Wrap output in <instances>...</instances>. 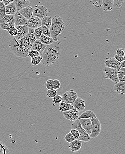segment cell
<instances>
[{"label": "cell", "instance_id": "6", "mask_svg": "<svg viewBox=\"0 0 125 154\" xmlns=\"http://www.w3.org/2000/svg\"><path fill=\"white\" fill-rule=\"evenodd\" d=\"M62 102L66 103L72 104L78 97L76 92L72 89L66 91L62 96Z\"/></svg>", "mask_w": 125, "mask_h": 154}, {"label": "cell", "instance_id": "50", "mask_svg": "<svg viewBox=\"0 0 125 154\" xmlns=\"http://www.w3.org/2000/svg\"><path fill=\"white\" fill-rule=\"evenodd\" d=\"M3 3L4 4L5 6H6V5H8L14 2V0H4L2 1Z\"/></svg>", "mask_w": 125, "mask_h": 154}, {"label": "cell", "instance_id": "29", "mask_svg": "<svg viewBox=\"0 0 125 154\" xmlns=\"http://www.w3.org/2000/svg\"><path fill=\"white\" fill-rule=\"evenodd\" d=\"M72 129H73L78 131L80 133L84 131V130L82 128L81 123H80V121L78 119H76V120L73 121L72 124Z\"/></svg>", "mask_w": 125, "mask_h": 154}, {"label": "cell", "instance_id": "38", "mask_svg": "<svg viewBox=\"0 0 125 154\" xmlns=\"http://www.w3.org/2000/svg\"><path fill=\"white\" fill-rule=\"evenodd\" d=\"M90 2L95 7L97 8H101L102 6V0H97V1H90Z\"/></svg>", "mask_w": 125, "mask_h": 154}, {"label": "cell", "instance_id": "44", "mask_svg": "<svg viewBox=\"0 0 125 154\" xmlns=\"http://www.w3.org/2000/svg\"><path fill=\"white\" fill-rule=\"evenodd\" d=\"M124 2V1H118V0H114L113 1V7L116 8H119L123 5V4Z\"/></svg>", "mask_w": 125, "mask_h": 154}, {"label": "cell", "instance_id": "45", "mask_svg": "<svg viewBox=\"0 0 125 154\" xmlns=\"http://www.w3.org/2000/svg\"><path fill=\"white\" fill-rule=\"evenodd\" d=\"M70 132L71 133L72 135L75 140H78L79 139V136H80V132L78 131L72 129Z\"/></svg>", "mask_w": 125, "mask_h": 154}, {"label": "cell", "instance_id": "47", "mask_svg": "<svg viewBox=\"0 0 125 154\" xmlns=\"http://www.w3.org/2000/svg\"><path fill=\"white\" fill-rule=\"evenodd\" d=\"M53 80L49 79L46 82V88L47 90L53 89Z\"/></svg>", "mask_w": 125, "mask_h": 154}, {"label": "cell", "instance_id": "39", "mask_svg": "<svg viewBox=\"0 0 125 154\" xmlns=\"http://www.w3.org/2000/svg\"><path fill=\"white\" fill-rule=\"evenodd\" d=\"M15 26V24H11V23H5L0 24L1 29L7 31L10 27Z\"/></svg>", "mask_w": 125, "mask_h": 154}, {"label": "cell", "instance_id": "7", "mask_svg": "<svg viewBox=\"0 0 125 154\" xmlns=\"http://www.w3.org/2000/svg\"><path fill=\"white\" fill-rule=\"evenodd\" d=\"M48 10L43 5H36L33 9V16L36 17L41 20L44 17L47 16Z\"/></svg>", "mask_w": 125, "mask_h": 154}, {"label": "cell", "instance_id": "32", "mask_svg": "<svg viewBox=\"0 0 125 154\" xmlns=\"http://www.w3.org/2000/svg\"><path fill=\"white\" fill-rule=\"evenodd\" d=\"M42 60V58L41 56H38V57H34L31 58V62L32 66H35L38 65L40 62H41Z\"/></svg>", "mask_w": 125, "mask_h": 154}, {"label": "cell", "instance_id": "2", "mask_svg": "<svg viewBox=\"0 0 125 154\" xmlns=\"http://www.w3.org/2000/svg\"><path fill=\"white\" fill-rule=\"evenodd\" d=\"M65 28L64 23L60 16H56L52 18V23L50 30L51 37L54 42L58 41V38Z\"/></svg>", "mask_w": 125, "mask_h": 154}, {"label": "cell", "instance_id": "46", "mask_svg": "<svg viewBox=\"0 0 125 154\" xmlns=\"http://www.w3.org/2000/svg\"><path fill=\"white\" fill-rule=\"evenodd\" d=\"M61 83L59 80H55L53 81V89L57 90L60 87Z\"/></svg>", "mask_w": 125, "mask_h": 154}, {"label": "cell", "instance_id": "16", "mask_svg": "<svg viewBox=\"0 0 125 154\" xmlns=\"http://www.w3.org/2000/svg\"><path fill=\"white\" fill-rule=\"evenodd\" d=\"M47 45L43 44L39 40H36L34 42V43L32 45V49L37 51L40 54V55H41L44 51Z\"/></svg>", "mask_w": 125, "mask_h": 154}, {"label": "cell", "instance_id": "27", "mask_svg": "<svg viewBox=\"0 0 125 154\" xmlns=\"http://www.w3.org/2000/svg\"><path fill=\"white\" fill-rule=\"evenodd\" d=\"M5 23L15 24L14 15H6L0 20V24Z\"/></svg>", "mask_w": 125, "mask_h": 154}, {"label": "cell", "instance_id": "34", "mask_svg": "<svg viewBox=\"0 0 125 154\" xmlns=\"http://www.w3.org/2000/svg\"><path fill=\"white\" fill-rule=\"evenodd\" d=\"M57 91L54 89H50L47 90V96L48 98H53L54 97H56L57 95Z\"/></svg>", "mask_w": 125, "mask_h": 154}, {"label": "cell", "instance_id": "33", "mask_svg": "<svg viewBox=\"0 0 125 154\" xmlns=\"http://www.w3.org/2000/svg\"><path fill=\"white\" fill-rule=\"evenodd\" d=\"M5 12V6L2 2H0V20L6 16Z\"/></svg>", "mask_w": 125, "mask_h": 154}, {"label": "cell", "instance_id": "11", "mask_svg": "<svg viewBox=\"0 0 125 154\" xmlns=\"http://www.w3.org/2000/svg\"><path fill=\"white\" fill-rule=\"evenodd\" d=\"M15 27L17 30V35L15 36V38L17 41L21 39L28 34L29 30L28 25L23 26H15Z\"/></svg>", "mask_w": 125, "mask_h": 154}, {"label": "cell", "instance_id": "3", "mask_svg": "<svg viewBox=\"0 0 125 154\" xmlns=\"http://www.w3.org/2000/svg\"><path fill=\"white\" fill-rule=\"evenodd\" d=\"M10 51L16 56L22 58H26L28 56V53L30 49L23 47L19 44L15 38L10 40L9 45Z\"/></svg>", "mask_w": 125, "mask_h": 154}, {"label": "cell", "instance_id": "20", "mask_svg": "<svg viewBox=\"0 0 125 154\" xmlns=\"http://www.w3.org/2000/svg\"><path fill=\"white\" fill-rule=\"evenodd\" d=\"M17 12L16 7L14 2L5 6V12L6 15H14Z\"/></svg>", "mask_w": 125, "mask_h": 154}, {"label": "cell", "instance_id": "4", "mask_svg": "<svg viewBox=\"0 0 125 154\" xmlns=\"http://www.w3.org/2000/svg\"><path fill=\"white\" fill-rule=\"evenodd\" d=\"M92 123V130L90 135V138L94 139L97 137L100 133L101 131V125L99 119L96 117L90 119Z\"/></svg>", "mask_w": 125, "mask_h": 154}, {"label": "cell", "instance_id": "10", "mask_svg": "<svg viewBox=\"0 0 125 154\" xmlns=\"http://www.w3.org/2000/svg\"><path fill=\"white\" fill-rule=\"evenodd\" d=\"M104 65L106 67L114 69L117 71H120L122 68L120 66V63L117 61L114 57L111 58L106 60L104 62Z\"/></svg>", "mask_w": 125, "mask_h": 154}, {"label": "cell", "instance_id": "43", "mask_svg": "<svg viewBox=\"0 0 125 154\" xmlns=\"http://www.w3.org/2000/svg\"><path fill=\"white\" fill-rule=\"evenodd\" d=\"M40 55H40V54H39L38 52L35 51V50H33V49H32V48L30 50L29 53H28V56L31 58L38 57V56H40Z\"/></svg>", "mask_w": 125, "mask_h": 154}, {"label": "cell", "instance_id": "37", "mask_svg": "<svg viewBox=\"0 0 125 154\" xmlns=\"http://www.w3.org/2000/svg\"><path fill=\"white\" fill-rule=\"evenodd\" d=\"M41 28L42 35L44 36H47V37H51L49 29L44 26H41Z\"/></svg>", "mask_w": 125, "mask_h": 154}, {"label": "cell", "instance_id": "18", "mask_svg": "<svg viewBox=\"0 0 125 154\" xmlns=\"http://www.w3.org/2000/svg\"><path fill=\"white\" fill-rule=\"evenodd\" d=\"M14 3L16 7L17 11L19 12L21 9L29 6L30 2L27 0H15L14 1Z\"/></svg>", "mask_w": 125, "mask_h": 154}, {"label": "cell", "instance_id": "5", "mask_svg": "<svg viewBox=\"0 0 125 154\" xmlns=\"http://www.w3.org/2000/svg\"><path fill=\"white\" fill-rule=\"evenodd\" d=\"M103 72L106 75V78L111 80L114 84H116L119 82L117 78L118 72L116 70L111 68L105 67L103 69Z\"/></svg>", "mask_w": 125, "mask_h": 154}, {"label": "cell", "instance_id": "36", "mask_svg": "<svg viewBox=\"0 0 125 154\" xmlns=\"http://www.w3.org/2000/svg\"><path fill=\"white\" fill-rule=\"evenodd\" d=\"M8 32L11 36H16L17 34V30L15 26H11L8 29Z\"/></svg>", "mask_w": 125, "mask_h": 154}, {"label": "cell", "instance_id": "26", "mask_svg": "<svg viewBox=\"0 0 125 154\" xmlns=\"http://www.w3.org/2000/svg\"><path fill=\"white\" fill-rule=\"evenodd\" d=\"M42 26H44L50 29L52 23V18L50 16H46L41 20Z\"/></svg>", "mask_w": 125, "mask_h": 154}, {"label": "cell", "instance_id": "19", "mask_svg": "<svg viewBox=\"0 0 125 154\" xmlns=\"http://www.w3.org/2000/svg\"><path fill=\"white\" fill-rule=\"evenodd\" d=\"M17 42H18L20 45L22 46L23 47L26 48H28L29 49H31L32 45L30 42L28 34L21 39L18 40Z\"/></svg>", "mask_w": 125, "mask_h": 154}, {"label": "cell", "instance_id": "30", "mask_svg": "<svg viewBox=\"0 0 125 154\" xmlns=\"http://www.w3.org/2000/svg\"><path fill=\"white\" fill-rule=\"evenodd\" d=\"M90 136L85 131H84L83 132L80 133V136L79 139H78L79 140L84 142H88L90 140Z\"/></svg>", "mask_w": 125, "mask_h": 154}, {"label": "cell", "instance_id": "22", "mask_svg": "<svg viewBox=\"0 0 125 154\" xmlns=\"http://www.w3.org/2000/svg\"><path fill=\"white\" fill-rule=\"evenodd\" d=\"M102 6L103 11H111L113 8V0L102 1Z\"/></svg>", "mask_w": 125, "mask_h": 154}, {"label": "cell", "instance_id": "41", "mask_svg": "<svg viewBox=\"0 0 125 154\" xmlns=\"http://www.w3.org/2000/svg\"><path fill=\"white\" fill-rule=\"evenodd\" d=\"M75 140V139H74L73 136H72L70 132L68 133L64 137V140L67 142L69 143H71L73 141Z\"/></svg>", "mask_w": 125, "mask_h": 154}, {"label": "cell", "instance_id": "48", "mask_svg": "<svg viewBox=\"0 0 125 154\" xmlns=\"http://www.w3.org/2000/svg\"><path fill=\"white\" fill-rule=\"evenodd\" d=\"M116 56H119V57H124L125 53L123 50L122 48H119L117 50L116 52Z\"/></svg>", "mask_w": 125, "mask_h": 154}, {"label": "cell", "instance_id": "35", "mask_svg": "<svg viewBox=\"0 0 125 154\" xmlns=\"http://www.w3.org/2000/svg\"><path fill=\"white\" fill-rule=\"evenodd\" d=\"M125 72L122 71H119L117 73V78L120 82H125Z\"/></svg>", "mask_w": 125, "mask_h": 154}, {"label": "cell", "instance_id": "1", "mask_svg": "<svg viewBox=\"0 0 125 154\" xmlns=\"http://www.w3.org/2000/svg\"><path fill=\"white\" fill-rule=\"evenodd\" d=\"M61 53V45L60 42L58 41L47 46L44 51L40 55L42 58V63L46 66L52 65L58 60Z\"/></svg>", "mask_w": 125, "mask_h": 154}, {"label": "cell", "instance_id": "42", "mask_svg": "<svg viewBox=\"0 0 125 154\" xmlns=\"http://www.w3.org/2000/svg\"><path fill=\"white\" fill-rule=\"evenodd\" d=\"M34 32H35L36 40H38L42 34L41 27L34 29Z\"/></svg>", "mask_w": 125, "mask_h": 154}, {"label": "cell", "instance_id": "49", "mask_svg": "<svg viewBox=\"0 0 125 154\" xmlns=\"http://www.w3.org/2000/svg\"><path fill=\"white\" fill-rule=\"evenodd\" d=\"M114 58L117 61H118L119 63L124 60V57H119V56L115 55Z\"/></svg>", "mask_w": 125, "mask_h": 154}, {"label": "cell", "instance_id": "28", "mask_svg": "<svg viewBox=\"0 0 125 154\" xmlns=\"http://www.w3.org/2000/svg\"><path fill=\"white\" fill-rule=\"evenodd\" d=\"M28 35L30 42L31 44L32 45L36 40L35 32H34V29L29 28Z\"/></svg>", "mask_w": 125, "mask_h": 154}, {"label": "cell", "instance_id": "15", "mask_svg": "<svg viewBox=\"0 0 125 154\" xmlns=\"http://www.w3.org/2000/svg\"><path fill=\"white\" fill-rule=\"evenodd\" d=\"M15 17V26H26L27 25V20L21 15L19 12H17Z\"/></svg>", "mask_w": 125, "mask_h": 154}, {"label": "cell", "instance_id": "24", "mask_svg": "<svg viewBox=\"0 0 125 154\" xmlns=\"http://www.w3.org/2000/svg\"><path fill=\"white\" fill-rule=\"evenodd\" d=\"M73 109H74L72 104L64 102H61L59 104V110L61 112H66Z\"/></svg>", "mask_w": 125, "mask_h": 154}, {"label": "cell", "instance_id": "14", "mask_svg": "<svg viewBox=\"0 0 125 154\" xmlns=\"http://www.w3.org/2000/svg\"><path fill=\"white\" fill-rule=\"evenodd\" d=\"M33 9L31 6H28L26 8H24L20 11H19V13L23 16L27 20L29 19L33 15Z\"/></svg>", "mask_w": 125, "mask_h": 154}, {"label": "cell", "instance_id": "17", "mask_svg": "<svg viewBox=\"0 0 125 154\" xmlns=\"http://www.w3.org/2000/svg\"><path fill=\"white\" fill-rule=\"evenodd\" d=\"M82 146V142L78 140H75L73 141L70 143L69 148L72 152L80 151Z\"/></svg>", "mask_w": 125, "mask_h": 154}, {"label": "cell", "instance_id": "52", "mask_svg": "<svg viewBox=\"0 0 125 154\" xmlns=\"http://www.w3.org/2000/svg\"><path fill=\"white\" fill-rule=\"evenodd\" d=\"M2 2V0H0V2Z\"/></svg>", "mask_w": 125, "mask_h": 154}, {"label": "cell", "instance_id": "21", "mask_svg": "<svg viewBox=\"0 0 125 154\" xmlns=\"http://www.w3.org/2000/svg\"><path fill=\"white\" fill-rule=\"evenodd\" d=\"M114 90L118 94H124L125 92V82H118L113 87Z\"/></svg>", "mask_w": 125, "mask_h": 154}, {"label": "cell", "instance_id": "13", "mask_svg": "<svg viewBox=\"0 0 125 154\" xmlns=\"http://www.w3.org/2000/svg\"><path fill=\"white\" fill-rule=\"evenodd\" d=\"M74 109L78 112H82L85 109V101L80 97H77L72 104Z\"/></svg>", "mask_w": 125, "mask_h": 154}, {"label": "cell", "instance_id": "25", "mask_svg": "<svg viewBox=\"0 0 125 154\" xmlns=\"http://www.w3.org/2000/svg\"><path fill=\"white\" fill-rule=\"evenodd\" d=\"M38 40L41 42L43 44L47 46L50 45L52 44L55 42L52 39V37H47V36H44L42 34L41 36V37L39 38Z\"/></svg>", "mask_w": 125, "mask_h": 154}, {"label": "cell", "instance_id": "40", "mask_svg": "<svg viewBox=\"0 0 125 154\" xmlns=\"http://www.w3.org/2000/svg\"><path fill=\"white\" fill-rule=\"evenodd\" d=\"M62 101V96L59 95H57L56 97L53 98V103L54 104H60Z\"/></svg>", "mask_w": 125, "mask_h": 154}, {"label": "cell", "instance_id": "23", "mask_svg": "<svg viewBox=\"0 0 125 154\" xmlns=\"http://www.w3.org/2000/svg\"><path fill=\"white\" fill-rule=\"evenodd\" d=\"M97 117L96 115L93 111L91 110H87L85 111L82 114L79 116L78 119H93Z\"/></svg>", "mask_w": 125, "mask_h": 154}, {"label": "cell", "instance_id": "31", "mask_svg": "<svg viewBox=\"0 0 125 154\" xmlns=\"http://www.w3.org/2000/svg\"><path fill=\"white\" fill-rule=\"evenodd\" d=\"M9 151L6 145L0 141V154H9Z\"/></svg>", "mask_w": 125, "mask_h": 154}, {"label": "cell", "instance_id": "9", "mask_svg": "<svg viewBox=\"0 0 125 154\" xmlns=\"http://www.w3.org/2000/svg\"><path fill=\"white\" fill-rule=\"evenodd\" d=\"M81 123L82 128L90 136L92 130V123L90 119H78Z\"/></svg>", "mask_w": 125, "mask_h": 154}, {"label": "cell", "instance_id": "12", "mask_svg": "<svg viewBox=\"0 0 125 154\" xmlns=\"http://www.w3.org/2000/svg\"><path fill=\"white\" fill-rule=\"evenodd\" d=\"M28 27L31 29H36L41 27V20L36 17L32 16L29 19L27 20Z\"/></svg>", "mask_w": 125, "mask_h": 154}, {"label": "cell", "instance_id": "8", "mask_svg": "<svg viewBox=\"0 0 125 154\" xmlns=\"http://www.w3.org/2000/svg\"><path fill=\"white\" fill-rule=\"evenodd\" d=\"M62 113L64 118L70 121H74L78 119L80 116L79 112L75 109H72Z\"/></svg>", "mask_w": 125, "mask_h": 154}, {"label": "cell", "instance_id": "51", "mask_svg": "<svg viewBox=\"0 0 125 154\" xmlns=\"http://www.w3.org/2000/svg\"><path fill=\"white\" fill-rule=\"evenodd\" d=\"M120 66L122 68H125V60L122 61V62L120 63Z\"/></svg>", "mask_w": 125, "mask_h": 154}]
</instances>
